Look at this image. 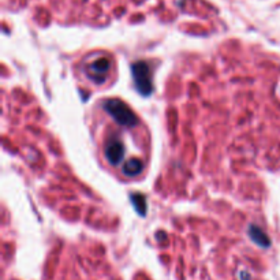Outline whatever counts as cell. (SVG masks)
I'll list each match as a JSON object with an SVG mask.
<instances>
[{"mask_svg": "<svg viewBox=\"0 0 280 280\" xmlns=\"http://www.w3.org/2000/svg\"><path fill=\"white\" fill-rule=\"evenodd\" d=\"M111 68H112V62L108 56H104V55L89 59L85 64L88 80L96 85H103L104 82L108 81Z\"/></svg>", "mask_w": 280, "mask_h": 280, "instance_id": "cell-2", "label": "cell"}, {"mask_svg": "<svg viewBox=\"0 0 280 280\" xmlns=\"http://www.w3.org/2000/svg\"><path fill=\"white\" fill-rule=\"evenodd\" d=\"M134 82L137 85L138 91L144 95H149L152 91V84H151V73L145 63H137L133 66Z\"/></svg>", "mask_w": 280, "mask_h": 280, "instance_id": "cell-3", "label": "cell"}, {"mask_svg": "<svg viewBox=\"0 0 280 280\" xmlns=\"http://www.w3.org/2000/svg\"><path fill=\"white\" fill-rule=\"evenodd\" d=\"M144 171V163L139 159H128L122 166V174L127 178H135Z\"/></svg>", "mask_w": 280, "mask_h": 280, "instance_id": "cell-4", "label": "cell"}, {"mask_svg": "<svg viewBox=\"0 0 280 280\" xmlns=\"http://www.w3.org/2000/svg\"><path fill=\"white\" fill-rule=\"evenodd\" d=\"M103 109L112 118L115 123L122 127H135L138 124L137 115L123 101L109 99L103 103Z\"/></svg>", "mask_w": 280, "mask_h": 280, "instance_id": "cell-1", "label": "cell"}]
</instances>
